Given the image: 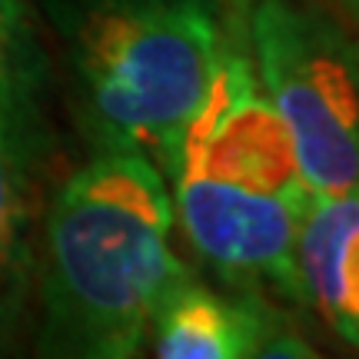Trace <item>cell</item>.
Here are the masks:
<instances>
[{
  "instance_id": "cell-1",
  "label": "cell",
  "mask_w": 359,
  "mask_h": 359,
  "mask_svg": "<svg viewBox=\"0 0 359 359\" xmlns=\"http://www.w3.org/2000/svg\"><path fill=\"white\" fill-rule=\"evenodd\" d=\"M170 230L173 203L160 167L137 150L100 147L47 210L40 349L87 359L137 356L163 296L187 276Z\"/></svg>"
},
{
  "instance_id": "cell-2",
  "label": "cell",
  "mask_w": 359,
  "mask_h": 359,
  "mask_svg": "<svg viewBox=\"0 0 359 359\" xmlns=\"http://www.w3.org/2000/svg\"><path fill=\"white\" fill-rule=\"evenodd\" d=\"M167 183L196 257L243 293L303 303L296 236L313 190L293 140L236 40H226L213 83L183 133Z\"/></svg>"
},
{
  "instance_id": "cell-3",
  "label": "cell",
  "mask_w": 359,
  "mask_h": 359,
  "mask_svg": "<svg viewBox=\"0 0 359 359\" xmlns=\"http://www.w3.org/2000/svg\"><path fill=\"white\" fill-rule=\"evenodd\" d=\"M60 24L97 147L170 177L230 40L226 0H64Z\"/></svg>"
},
{
  "instance_id": "cell-4",
  "label": "cell",
  "mask_w": 359,
  "mask_h": 359,
  "mask_svg": "<svg viewBox=\"0 0 359 359\" xmlns=\"http://www.w3.org/2000/svg\"><path fill=\"white\" fill-rule=\"evenodd\" d=\"M257 77L313 196L359 193V40L306 0H257Z\"/></svg>"
},
{
  "instance_id": "cell-5",
  "label": "cell",
  "mask_w": 359,
  "mask_h": 359,
  "mask_svg": "<svg viewBox=\"0 0 359 359\" xmlns=\"http://www.w3.org/2000/svg\"><path fill=\"white\" fill-rule=\"evenodd\" d=\"M150 343L163 359L313 356V349L283 326L266 296L213 293L190 273L163 296Z\"/></svg>"
},
{
  "instance_id": "cell-6",
  "label": "cell",
  "mask_w": 359,
  "mask_h": 359,
  "mask_svg": "<svg viewBox=\"0 0 359 359\" xmlns=\"http://www.w3.org/2000/svg\"><path fill=\"white\" fill-rule=\"evenodd\" d=\"M296 273L303 303L359 349V193L313 196L296 236Z\"/></svg>"
},
{
  "instance_id": "cell-7",
  "label": "cell",
  "mask_w": 359,
  "mask_h": 359,
  "mask_svg": "<svg viewBox=\"0 0 359 359\" xmlns=\"http://www.w3.org/2000/svg\"><path fill=\"white\" fill-rule=\"evenodd\" d=\"M34 123L0 103V349L11 343L30 286Z\"/></svg>"
},
{
  "instance_id": "cell-8",
  "label": "cell",
  "mask_w": 359,
  "mask_h": 359,
  "mask_svg": "<svg viewBox=\"0 0 359 359\" xmlns=\"http://www.w3.org/2000/svg\"><path fill=\"white\" fill-rule=\"evenodd\" d=\"M43 53L24 0H0V103L24 120H37Z\"/></svg>"
},
{
  "instance_id": "cell-9",
  "label": "cell",
  "mask_w": 359,
  "mask_h": 359,
  "mask_svg": "<svg viewBox=\"0 0 359 359\" xmlns=\"http://www.w3.org/2000/svg\"><path fill=\"white\" fill-rule=\"evenodd\" d=\"M336 4H339V11L346 13L349 20L359 27V0H336Z\"/></svg>"
}]
</instances>
